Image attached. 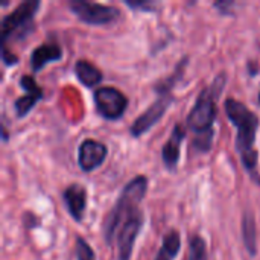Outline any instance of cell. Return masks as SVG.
Segmentation results:
<instances>
[{"instance_id":"1","label":"cell","mask_w":260,"mask_h":260,"mask_svg":"<svg viewBox=\"0 0 260 260\" xmlns=\"http://www.w3.org/2000/svg\"><path fill=\"white\" fill-rule=\"evenodd\" d=\"M227 84V75L222 72L215 76L213 82L203 88L193 104L190 113L187 114L186 123L193 133V149L198 154H206L210 151L215 137V120H216V99L224 91Z\"/></svg>"},{"instance_id":"2","label":"cell","mask_w":260,"mask_h":260,"mask_svg":"<svg viewBox=\"0 0 260 260\" xmlns=\"http://www.w3.org/2000/svg\"><path fill=\"white\" fill-rule=\"evenodd\" d=\"M224 111H225L230 123H233L238 131L236 151L241 155L242 166L251 175L253 181L256 184H260V177L257 172L259 154H257V149L254 148L256 134L259 129V117L244 102H241L235 98L225 99Z\"/></svg>"},{"instance_id":"3","label":"cell","mask_w":260,"mask_h":260,"mask_svg":"<svg viewBox=\"0 0 260 260\" xmlns=\"http://www.w3.org/2000/svg\"><path fill=\"white\" fill-rule=\"evenodd\" d=\"M149 180L145 175H137L133 180H129L125 187L122 189L117 201L114 203L113 209L105 218L104 222V239L108 247H111L116 241L117 232L122 225V222L126 219V216L139 207V204L143 201L146 192H148Z\"/></svg>"},{"instance_id":"4","label":"cell","mask_w":260,"mask_h":260,"mask_svg":"<svg viewBox=\"0 0 260 260\" xmlns=\"http://www.w3.org/2000/svg\"><path fill=\"white\" fill-rule=\"evenodd\" d=\"M41 6L40 0H29L20 3L11 14L5 15L2 20V46L6 44V41L18 32L20 37L26 34V29L34 27V17L37 15L38 9Z\"/></svg>"},{"instance_id":"5","label":"cell","mask_w":260,"mask_h":260,"mask_svg":"<svg viewBox=\"0 0 260 260\" xmlns=\"http://www.w3.org/2000/svg\"><path fill=\"white\" fill-rule=\"evenodd\" d=\"M70 11L84 23L91 26H102L114 23L120 18V9L110 5H102L88 0H72L69 2Z\"/></svg>"},{"instance_id":"6","label":"cell","mask_w":260,"mask_h":260,"mask_svg":"<svg viewBox=\"0 0 260 260\" xmlns=\"http://www.w3.org/2000/svg\"><path fill=\"white\" fill-rule=\"evenodd\" d=\"M96 113L105 120H119L128 107V98L116 87H98L93 94Z\"/></svg>"},{"instance_id":"7","label":"cell","mask_w":260,"mask_h":260,"mask_svg":"<svg viewBox=\"0 0 260 260\" xmlns=\"http://www.w3.org/2000/svg\"><path fill=\"white\" fill-rule=\"evenodd\" d=\"M145 225V213L140 207L134 209L122 222L116 241H117V260H131L134 244Z\"/></svg>"},{"instance_id":"8","label":"cell","mask_w":260,"mask_h":260,"mask_svg":"<svg viewBox=\"0 0 260 260\" xmlns=\"http://www.w3.org/2000/svg\"><path fill=\"white\" fill-rule=\"evenodd\" d=\"M172 102H174V96L171 93L157 94V99L133 122V125L129 126V134L136 139L146 134L151 128H154L161 120V117L166 114Z\"/></svg>"},{"instance_id":"9","label":"cell","mask_w":260,"mask_h":260,"mask_svg":"<svg viewBox=\"0 0 260 260\" xmlns=\"http://www.w3.org/2000/svg\"><path fill=\"white\" fill-rule=\"evenodd\" d=\"M108 155V148L94 139H85L78 148V165L82 172H91L102 166Z\"/></svg>"},{"instance_id":"10","label":"cell","mask_w":260,"mask_h":260,"mask_svg":"<svg viewBox=\"0 0 260 260\" xmlns=\"http://www.w3.org/2000/svg\"><path fill=\"white\" fill-rule=\"evenodd\" d=\"M20 87L24 90V94L15 99L14 102V110L18 119L24 117L29 114V111L43 99V90L41 87L35 82V79L29 75H23L20 78Z\"/></svg>"},{"instance_id":"11","label":"cell","mask_w":260,"mask_h":260,"mask_svg":"<svg viewBox=\"0 0 260 260\" xmlns=\"http://www.w3.org/2000/svg\"><path fill=\"white\" fill-rule=\"evenodd\" d=\"M61 198H62V203H64L69 215L76 222H81L84 219V213L87 209V190H85V187L79 183H73L62 190Z\"/></svg>"},{"instance_id":"12","label":"cell","mask_w":260,"mask_h":260,"mask_svg":"<svg viewBox=\"0 0 260 260\" xmlns=\"http://www.w3.org/2000/svg\"><path fill=\"white\" fill-rule=\"evenodd\" d=\"M184 139H186V129L180 123H175L168 142L161 148V161L168 171L177 169L181 158V145Z\"/></svg>"},{"instance_id":"13","label":"cell","mask_w":260,"mask_h":260,"mask_svg":"<svg viewBox=\"0 0 260 260\" xmlns=\"http://www.w3.org/2000/svg\"><path fill=\"white\" fill-rule=\"evenodd\" d=\"M62 58V49L56 43H44L34 49L30 53V67L32 72L37 73L43 70L49 62L59 61Z\"/></svg>"},{"instance_id":"14","label":"cell","mask_w":260,"mask_h":260,"mask_svg":"<svg viewBox=\"0 0 260 260\" xmlns=\"http://www.w3.org/2000/svg\"><path fill=\"white\" fill-rule=\"evenodd\" d=\"M73 72H75L78 81L87 88H93V87L99 85L104 78L101 69L96 67L88 59H78L73 66Z\"/></svg>"},{"instance_id":"15","label":"cell","mask_w":260,"mask_h":260,"mask_svg":"<svg viewBox=\"0 0 260 260\" xmlns=\"http://www.w3.org/2000/svg\"><path fill=\"white\" fill-rule=\"evenodd\" d=\"M241 230H242V241L245 245V250L251 257L257 254V229H256V219L251 213V210H245L241 221Z\"/></svg>"},{"instance_id":"16","label":"cell","mask_w":260,"mask_h":260,"mask_svg":"<svg viewBox=\"0 0 260 260\" xmlns=\"http://www.w3.org/2000/svg\"><path fill=\"white\" fill-rule=\"evenodd\" d=\"M180 250H181L180 232L172 229L163 236L161 247H160V250H158L154 260H175L177 256L180 254Z\"/></svg>"},{"instance_id":"17","label":"cell","mask_w":260,"mask_h":260,"mask_svg":"<svg viewBox=\"0 0 260 260\" xmlns=\"http://www.w3.org/2000/svg\"><path fill=\"white\" fill-rule=\"evenodd\" d=\"M187 260H209V257H207V244H206L203 236H200V235L190 236Z\"/></svg>"},{"instance_id":"18","label":"cell","mask_w":260,"mask_h":260,"mask_svg":"<svg viewBox=\"0 0 260 260\" xmlns=\"http://www.w3.org/2000/svg\"><path fill=\"white\" fill-rule=\"evenodd\" d=\"M75 257H76V260H96L93 248L90 247V244L82 236H76V242H75Z\"/></svg>"},{"instance_id":"19","label":"cell","mask_w":260,"mask_h":260,"mask_svg":"<svg viewBox=\"0 0 260 260\" xmlns=\"http://www.w3.org/2000/svg\"><path fill=\"white\" fill-rule=\"evenodd\" d=\"M125 5L131 9H142L148 12H154L157 9V5L154 2H125Z\"/></svg>"},{"instance_id":"20","label":"cell","mask_w":260,"mask_h":260,"mask_svg":"<svg viewBox=\"0 0 260 260\" xmlns=\"http://www.w3.org/2000/svg\"><path fill=\"white\" fill-rule=\"evenodd\" d=\"M2 61L5 62V66H12L18 62V58L14 53H11L6 46H2Z\"/></svg>"},{"instance_id":"21","label":"cell","mask_w":260,"mask_h":260,"mask_svg":"<svg viewBox=\"0 0 260 260\" xmlns=\"http://www.w3.org/2000/svg\"><path fill=\"white\" fill-rule=\"evenodd\" d=\"M8 139H9V136H8V131H6V128H5V125H3V126H2V140L6 143Z\"/></svg>"},{"instance_id":"22","label":"cell","mask_w":260,"mask_h":260,"mask_svg":"<svg viewBox=\"0 0 260 260\" xmlns=\"http://www.w3.org/2000/svg\"><path fill=\"white\" fill-rule=\"evenodd\" d=\"M257 105H259V108H260V91H259V94H257Z\"/></svg>"}]
</instances>
